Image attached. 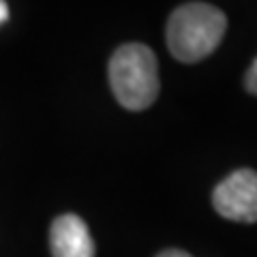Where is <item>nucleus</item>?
Wrapping results in <instances>:
<instances>
[{"mask_svg":"<svg viewBox=\"0 0 257 257\" xmlns=\"http://www.w3.org/2000/svg\"><path fill=\"white\" fill-rule=\"evenodd\" d=\"M227 30L221 9L206 3H187L167 20V47L176 60L199 62L219 47Z\"/></svg>","mask_w":257,"mask_h":257,"instance_id":"1","label":"nucleus"},{"mask_svg":"<svg viewBox=\"0 0 257 257\" xmlns=\"http://www.w3.org/2000/svg\"><path fill=\"white\" fill-rule=\"evenodd\" d=\"M109 86L118 103L131 111L150 107L159 96V64L144 43L120 45L109 60Z\"/></svg>","mask_w":257,"mask_h":257,"instance_id":"2","label":"nucleus"},{"mask_svg":"<svg viewBox=\"0 0 257 257\" xmlns=\"http://www.w3.org/2000/svg\"><path fill=\"white\" fill-rule=\"evenodd\" d=\"M212 206L223 219L257 223V172L236 170L212 193Z\"/></svg>","mask_w":257,"mask_h":257,"instance_id":"3","label":"nucleus"},{"mask_svg":"<svg viewBox=\"0 0 257 257\" xmlns=\"http://www.w3.org/2000/svg\"><path fill=\"white\" fill-rule=\"evenodd\" d=\"M50 246L54 257H94L90 229L77 214H60L52 223Z\"/></svg>","mask_w":257,"mask_h":257,"instance_id":"4","label":"nucleus"},{"mask_svg":"<svg viewBox=\"0 0 257 257\" xmlns=\"http://www.w3.org/2000/svg\"><path fill=\"white\" fill-rule=\"evenodd\" d=\"M244 86H246V90L255 94L257 96V58L253 60L251 64V69L246 71V77H244Z\"/></svg>","mask_w":257,"mask_h":257,"instance_id":"5","label":"nucleus"},{"mask_svg":"<svg viewBox=\"0 0 257 257\" xmlns=\"http://www.w3.org/2000/svg\"><path fill=\"white\" fill-rule=\"evenodd\" d=\"M157 257H193V255H189L187 251H180V248H167V251L159 253Z\"/></svg>","mask_w":257,"mask_h":257,"instance_id":"6","label":"nucleus"},{"mask_svg":"<svg viewBox=\"0 0 257 257\" xmlns=\"http://www.w3.org/2000/svg\"><path fill=\"white\" fill-rule=\"evenodd\" d=\"M9 20V7H7L5 0H0V26Z\"/></svg>","mask_w":257,"mask_h":257,"instance_id":"7","label":"nucleus"}]
</instances>
